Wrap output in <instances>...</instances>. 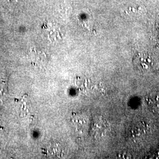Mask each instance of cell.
Wrapping results in <instances>:
<instances>
[{
  "instance_id": "6da1fadb",
  "label": "cell",
  "mask_w": 159,
  "mask_h": 159,
  "mask_svg": "<svg viewBox=\"0 0 159 159\" xmlns=\"http://www.w3.org/2000/svg\"><path fill=\"white\" fill-rule=\"evenodd\" d=\"M77 87L81 94L90 97H94L101 94L102 87L101 83L95 80L81 78L76 82Z\"/></svg>"
},
{
  "instance_id": "7a4b0ae2",
  "label": "cell",
  "mask_w": 159,
  "mask_h": 159,
  "mask_svg": "<svg viewBox=\"0 0 159 159\" xmlns=\"http://www.w3.org/2000/svg\"><path fill=\"white\" fill-rule=\"evenodd\" d=\"M133 64L137 70L147 72L153 68V59L146 53H138L133 59Z\"/></svg>"
},
{
  "instance_id": "3957f363",
  "label": "cell",
  "mask_w": 159,
  "mask_h": 159,
  "mask_svg": "<svg viewBox=\"0 0 159 159\" xmlns=\"http://www.w3.org/2000/svg\"><path fill=\"white\" fill-rule=\"evenodd\" d=\"M43 31L47 39L52 42L61 40L63 37V30L56 24H47L43 27Z\"/></svg>"
},
{
  "instance_id": "277c9868",
  "label": "cell",
  "mask_w": 159,
  "mask_h": 159,
  "mask_svg": "<svg viewBox=\"0 0 159 159\" xmlns=\"http://www.w3.org/2000/svg\"><path fill=\"white\" fill-rule=\"evenodd\" d=\"M29 58L33 66L37 68L43 67L48 61L46 52L36 48L29 51Z\"/></svg>"
},
{
  "instance_id": "5b68a950",
  "label": "cell",
  "mask_w": 159,
  "mask_h": 159,
  "mask_svg": "<svg viewBox=\"0 0 159 159\" xmlns=\"http://www.w3.org/2000/svg\"><path fill=\"white\" fill-rule=\"evenodd\" d=\"M108 125L105 120L97 119L94 120L91 125V131L94 137H102L108 130Z\"/></svg>"
},
{
  "instance_id": "8992f818",
  "label": "cell",
  "mask_w": 159,
  "mask_h": 159,
  "mask_svg": "<svg viewBox=\"0 0 159 159\" xmlns=\"http://www.w3.org/2000/svg\"><path fill=\"white\" fill-rule=\"evenodd\" d=\"M146 129L147 126L141 123L132 125L130 128L131 136H142L145 134Z\"/></svg>"
},
{
  "instance_id": "52a82bcc",
  "label": "cell",
  "mask_w": 159,
  "mask_h": 159,
  "mask_svg": "<svg viewBox=\"0 0 159 159\" xmlns=\"http://www.w3.org/2000/svg\"><path fill=\"white\" fill-rule=\"evenodd\" d=\"M145 11L143 6L139 4H134L128 6L124 11L127 16H141Z\"/></svg>"
},
{
  "instance_id": "ba28073f",
  "label": "cell",
  "mask_w": 159,
  "mask_h": 159,
  "mask_svg": "<svg viewBox=\"0 0 159 159\" xmlns=\"http://www.w3.org/2000/svg\"><path fill=\"white\" fill-rule=\"evenodd\" d=\"M146 102L148 106L154 110H159V93L154 92L146 97Z\"/></svg>"
},
{
  "instance_id": "9c48e42d",
  "label": "cell",
  "mask_w": 159,
  "mask_h": 159,
  "mask_svg": "<svg viewBox=\"0 0 159 159\" xmlns=\"http://www.w3.org/2000/svg\"><path fill=\"white\" fill-rule=\"evenodd\" d=\"M4 7L8 10H14L21 6L23 0H0Z\"/></svg>"
},
{
  "instance_id": "30bf717a",
  "label": "cell",
  "mask_w": 159,
  "mask_h": 159,
  "mask_svg": "<svg viewBox=\"0 0 159 159\" xmlns=\"http://www.w3.org/2000/svg\"><path fill=\"white\" fill-rule=\"evenodd\" d=\"M47 154L54 156H60L62 153V148L57 143H51L46 148Z\"/></svg>"
}]
</instances>
